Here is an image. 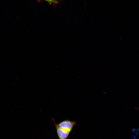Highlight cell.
I'll list each match as a JSON object with an SVG mask.
<instances>
[{
	"label": "cell",
	"mask_w": 139,
	"mask_h": 139,
	"mask_svg": "<svg viewBox=\"0 0 139 139\" xmlns=\"http://www.w3.org/2000/svg\"><path fill=\"white\" fill-rule=\"evenodd\" d=\"M52 120L59 139H67L76 123L75 121L66 119L57 124L53 119Z\"/></svg>",
	"instance_id": "1"
},
{
	"label": "cell",
	"mask_w": 139,
	"mask_h": 139,
	"mask_svg": "<svg viewBox=\"0 0 139 139\" xmlns=\"http://www.w3.org/2000/svg\"><path fill=\"white\" fill-rule=\"evenodd\" d=\"M132 134L131 137L132 139H136L138 135L139 132L138 128H134L132 130Z\"/></svg>",
	"instance_id": "2"
},
{
	"label": "cell",
	"mask_w": 139,
	"mask_h": 139,
	"mask_svg": "<svg viewBox=\"0 0 139 139\" xmlns=\"http://www.w3.org/2000/svg\"><path fill=\"white\" fill-rule=\"evenodd\" d=\"M48 2L49 4H51L52 3L57 4L58 3V0H44Z\"/></svg>",
	"instance_id": "3"
},
{
	"label": "cell",
	"mask_w": 139,
	"mask_h": 139,
	"mask_svg": "<svg viewBox=\"0 0 139 139\" xmlns=\"http://www.w3.org/2000/svg\"></svg>",
	"instance_id": "4"
}]
</instances>
